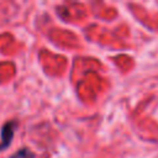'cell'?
Instances as JSON below:
<instances>
[{
  "label": "cell",
  "instance_id": "1",
  "mask_svg": "<svg viewBox=\"0 0 158 158\" xmlns=\"http://www.w3.org/2000/svg\"><path fill=\"white\" fill-rule=\"evenodd\" d=\"M14 131H15V122L14 121H7L1 130V143H0V151L5 149L9 147V144L12 141L14 137Z\"/></svg>",
  "mask_w": 158,
  "mask_h": 158
},
{
  "label": "cell",
  "instance_id": "2",
  "mask_svg": "<svg viewBox=\"0 0 158 158\" xmlns=\"http://www.w3.org/2000/svg\"><path fill=\"white\" fill-rule=\"evenodd\" d=\"M11 158H35V154L28 148H21L15 154H12Z\"/></svg>",
  "mask_w": 158,
  "mask_h": 158
}]
</instances>
